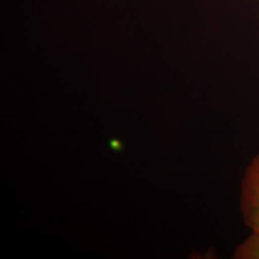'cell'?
I'll return each instance as SVG.
<instances>
[{
  "instance_id": "obj_1",
  "label": "cell",
  "mask_w": 259,
  "mask_h": 259,
  "mask_svg": "<svg viewBox=\"0 0 259 259\" xmlns=\"http://www.w3.org/2000/svg\"><path fill=\"white\" fill-rule=\"evenodd\" d=\"M240 208L246 227L259 232V154L251 158L242 178Z\"/></svg>"
},
{
  "instance_id": "obj_2",
  "label": "cell",
  "mask_w": 259,
  "mask_h": 259,
  "mask_svg": "<svg viewBox=\"0 0 259 259\" xmlns=\"http://www.w3.org/2000/svg\"><path fill=\"white\" fill-rule=\"evenodd\" d=\"M234 259H259V232H251L235 248Z\"/></svg>"
},
{
  "instance_id": "obj_3",
  "label": "cell",
  "mask_w": 259,
  "mask_h": 259,
  "mask_svg": "<svg viewBox=\"0 0 259 259\" xmlns=\"http://www.w3.org/2000/svg\"><path fill=\"white\" fill-rule=\"evenodd\" d=\"M111 148L113 149H120V143L116 140H112L111 142Z\"/></svg>"
}]
</instances>
